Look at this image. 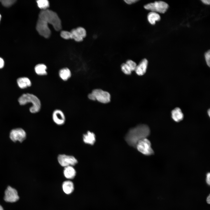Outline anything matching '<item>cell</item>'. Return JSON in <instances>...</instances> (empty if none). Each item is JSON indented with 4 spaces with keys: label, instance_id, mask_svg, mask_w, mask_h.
Listing matches in <instances>:
<instances>
[{
    "label": "cell",
    "instance_id": "cell-12",
    "mask_svg": "<svg viewBox=\"0 0 210 210\" xmlns=\"http://www.w3.org/2000/svg\"><path fill=\"white\" fill-rule=\"evenodd\" d=\"M71 38L74 39L78 42L82 41L86 35L85 29L81 27H79L76 29H72L70 32Z\"/></svg>",
    "mask_w": 210,
    "mask_h": 210
},
{
    "label": "cell",
    "instance_id": "cell-3",
    "mask_svg": "<svg viewBox=\"0 0 210 210\" xmlns=\"http://www.w3.org/2000/svg\"><path fill=\"white\" fill-rule=\"evenodd\" d=\"M18 102L21 105H24L30 102L32 104V106L29 108L30 112L36 113L40 110L41 104L40 99L35 95L29 93L24 94L19 98Z\"/></svg>",
    "mask_w": 210,
    "mask_h": 210
},
{
    "label": "cell",
    "instance_id": "cell-22",
    "mask_svg": "<svg viewBox=\"0 0 210 210\" xmlns=\"http://www.w3.org/2000/svg\"><path fill=\"white\" fill-rule=\"evenodd\" d=\"M36 2L39 8L43 10L46 9L49 6V1L47 0H38Z\"/></svg>",
    "mask_w": 210,
    "mask_h": 210
},
{
    "label": "cell",
    "instance_id": "cell-19",
    "mask_svg": "<svg viewBox=\"0 0 210 210\" xmlns=\"http://www.w3.org/2000/svg\"><path fill=\"white\" fill-rule=\"evenodd\" d=\"M17 83L19 87L22 89L30 87L32 84L30 80L26 77L19 78L17 80Z\"/></svg>",
    "mask_w": 210,
    "mask_h": 210
},
{
    "label": "cell",
    "instance_id": "cell-13",
    "mask_svg": "<svg viewBox=\"0 0 210 210\" xmlns=\"http://www.w3.org/2000/svg\"><path fill=\"white\" fill-rule=\"evenodd\" d=\"M82 140L85 144L93 145L96 141V136L93 132L88 131L83 135Z\"/></svg>",
    "mask_w": 210,
    "mask_h": 210
},
{
    "label": "cell",
    "instance_id": "cell-4",
    "mask_svg": "<svg viewBox=\"0 0 210 210\" xmlns=\"http://www.w3.org/2000/svg\"><path fill=\"white\" fill-rule=\"evenodd\" d=\"M88 97L91 100H97L104 104L108 103L111 99V96L108 92L98 89L93 90L88 94Z\"/></svg>",
    "mask_w": 210,
    "mask_h": 210
},
{
    "label": "cell",
    "instance_id": "cell-24",
    "mask_svg": "<svg viewBox=\"0 0 210 210\" xmlns=\"http://www.w3.org/2000/svg\"><path fill=\"white\" fill-rule=\"evenodd\" d=\"M125 63L127 65L132 71H135L137 64L134 62L129 60H127Z\"/></svg>",
    "mask_w": 210,
    "mask_h": 210
},
{
    "label": "cell",
    "instance_id": "cell-30",
    "mask_svg": "<svg viewBox=\"0 0 210 210\" xmlns=\"http://www.w3.org/2000/svg\"><path fill=\"white\" fill-rule=\"evenodd\" d=\"M4 66V61L0 57V69L2 68Z\"/></svg>",
    "mask_w": 210,
    "mask_h": 210
},
{
    "label": "cell",
    "instance_id": "cell-10",
    "mask_svg": "<svg viewBox=\"0 0 210 210\" xmlns=\"http://www.w3.org/2000/svg\"><path fill=\"white\" fill-rule=\"evenodd\" d=\"M52 118L54 123L58 126L64 125L66 122V117L64 112L59 109H56L53 111Z\"/></svg>",
    "mask_w": 210,
    "mask_h": 210
},
{
    "label": "cell",
    "instance_id": "cell-34",
    "mask_svg": "<svg viewBox=\"0 0 210 210\" xmlns=\"http://www.w3.org/2000/svg\"><path fill=\"white\" fill-rule=\"evenodd\" d=\"M0 210H4L3 207L1 205H0Z\"/></svg>",
    "mask_w": 210,
    "mask_h": 210
},
{
    "label": "cell",
    "instance_id": "cell-7",
    "mask_svg": "<svg viewBox=\"0 0 210 210\" xmlns=\"http://www.w3.org/2000/svg\"><path fill=\"white\" fill-rule=\"evenodd\" d=\"M144 7L145 9L152 12L163 13L168 9L169 5L164 1H159L148 4L144 5Z\"/></svg>",
    "mask_w": 210,
    "mask_h": 210
},
{
    "label": "cell",
    "instance_id": "cell-29",
    "mask_svg": "<svg viewBox=\"0 0 210 210\" xmlns=\"http://www.w3.org/2000/svg\"><path fill=\"white\" fill-rule=\"evenodd\" d=\"M206 179L207 183L209 185L210 183V174L209 172H208L206 174Z\"/></svg>",
    "mask_w": 210,
    "mask_h": 210
},
{
    "label": "cell",
    "instance_id": "cell-1",
    "mask_svg": "<svg viewBox=\"0 0 210 210\" xmlns=\"http://www.w3.org/2000/svg\"><path fill=\"white\" fill-rule=\"evenodd\" d=\"M150 133V129L148 126L145 124L139 125L130 129L125 139L129 145L136 148L138 142L142 139L146 138Z\"/></svg>",
    "mask_w": 210,
    "mask_h": 210
},
{
    "label": "cell",
    "instance_id": "cell-8",
    "mask_svg": "<svg viewBox=\"0 0 210 210\" xmlns=\"http://www.w3.org/2000/svg\"><path fill=\"white\" fill-rule=\"evenodd\" d=\"M36 29L39 34L46 38L51 35V32L48 23L44 20L38 18L36 25Z\"/></svg>",
    "mask_w": 210,
    "mask_h": 210
},
{
    "label": "cell",
    "instance_id": "cell-16",
    "mask_svg": "<svg viewBox=\"0 0 210 210\" xmlns=\"http://www.w3.org/2000/svg\"><path fill=\"white\" fill-rule=\"evenodd\" d=\"M171 116L174 121L178 122L183 120L184 115L181 109L178 107H176L171 111Z\"/></svg>",
    "mask_w": 210,
    "mask_h": 210
},
{
    "label": "cell",
    "instance_id": "cell-18",
    "mask_svg": "<svg viewBox=\"0 0 210 210\" xmlns=\"http://www.w3.org/2000/svg\"><path fill=\"white\" fill-rule=\"evenodd\" d=\"M59 75L62 80L66 81L67 80L71 77V73L69 69L67 67H64L59 70Z\"/></svg>",
    "mask_w": 210,
    "mask_h": 210
},
{
    "label": "cell",
    "instance_id": "cell-31",
    "mask_svg": "<svg viewBox=\"0 0 210 210\" xmlns=\"http://www.w3.org/2000/svg\"><path fill=\"white\" fill-rule=\"evenodd\" d=\"M202 3L205 4L209 5L210 4V1L209 0H201Z\"/></svg>",
    "mask_w": 210,
    "mask_h": 210
},
{
    "label": "cell",
    "instance_id": "cell-2",
    "mask_svg": "<svg viewBox=\"0 0 210 210\" xmlns=\"http://www.w3.org/2000/svg\"><path fill=\"white\" fill-rule=\"evenodd\" d=\"M38 18L52 24L56 31H59L62 28L60 18L56 13L52 10L47 9L42 10L39 14Z\"/></svg>",
    "mask_w": 210,
    "mask_h": 210
},
{
    "label": "cell",
    "instance_id": "cell-20",
    "mask_svg": "<svg viewBox=\"0 0 210 210\" xmlns=\"http://www.w3.org/2000/svg\"><path fill=\"white\" fill-rule=\"evenodd\" d=\"M36 73L40 76H45L47 74V67L43 64H39L36 65L34 68Z\"/></svg>",
    "mask_w": 210,
    "mask_h": 210
},
{
    "label": "cell",
    "instance_id": "cell-23",
    "mask_svg": "<svg viewBox=\"0 0 210 210\" xmlns=\"http://www.w3.org/2000/svg\"><path fill=\"white\" fill-rule=\"evenodd\" d=\"M121 69L123 72L125 74L130 75L132 71L125 63H123L121 64Z\"/></svg>",
    "mask_w": 210,
    "mask_h": 210
},
{
    "label": "cell",
    "instance_id": "cell-27",
    "mask_svg": "<svg viewBox=\"0 0 210 210\" xmlns=\"http://www.w3.org/2000/svg\"><path fill=\"white\" fill-rule=\"evenodd\" d=\"M205 60L207 65L210 67V51L209 50L205 54Z\"/></svg>",
    "mask_w": 210,
    "mask_h": 210
},
{
    "label": "cell",
    "instance_id": "cell-17",
    "mask_svg": "<svg viewBox=\"0 0 210 210\" xmlns=\"http://www.w3.org/2000/svg\"><path fill=\"white\" fill-rule=\"evenodd\" d=\"M62 188L65 194H70L73 191L74 189V184L70 180L65 181L63 183Z\"/></svg>",
    "mask_w": 210,
    "mask_h": 210
},
{
    "label": "cell",
    "instance_id": "cell-33",
    "mask_svg": "<svg viewBox=\"0 0 210 210\" xmlns=\"http://www.w3.org/2000/svg\"><path fill=\"white\" fill-rule=\"evenodd\" d=\"M207 113L208 114L209 116H210V109H209L207 111Z\"/></svg>",
    "mask_w": 210,
    "mask_h": 210
},
{
    "label": "cell",
    "instance_id": "cell-9",
    "mask_svg": "<svg viewBox=\"0 0 210 210\" xmlns=\"http://www.w3.org/2000/svg\"><path fill=\"white\" fill-rule=\"evenodd\" d=\"M26 133L22 129L18 128L12 130L10 132V137L13 141H17L22 142L26 137Z\"/></svg>",
    "mask_w": 210,
    "mask_h": 210
},
{
    "label": "cell",
    "instance_id": "cell-5",
    "mask_svg": "<svg viewBox=\"0 0 210 210\" xmlns=\"http://www.w3.org/2000/svg\"><path fill=\"white\" fill-rule=\"evenodd\" d=\"M57 162L62 167L74 166L78 163L77 159L74 156L64 154H59L57 158Z\"/></svg>",
    "mask_w": 210,
    "mask_h": 210
},
{
    "label": "cell",
    "instance_id": "cell-15",
    "mask_svg": "<svg viewBox=\"0 0 210 210\" xmlns=\"http://www.w3.org/2000/svg\"><path fill=\"white\" fill-rule=\"evenodd\" d=\"M74 167L69 166L64 167L63 175L67 179H71L75 177L76 172Z\"/></svg>",
    "mask_w": 210,
    "mask_h": 210
},
{
    "label": "cell",
    "instance_id": "cell-26",
    "mask_svg": "<svg viewBox=\"0 0 210 210\" xmlns=\"http://www.w3.org/2000/svg\"><path fill=\"white\" fill-rule=\"evenodd\" d=\"M61 36L65 39L71 38V34L70 32L66 31H62L60 33Z\"/></svg>",
    "mask_w": 210,
    "mask_h": 210
},
{
    "label": "cell",
    "instance_id": "cell-14",
    "mask_svg": "<svg viewBox=\"0 0 210 210\" xmlns=\"http://www.w3.org/2000/svg\"><path fill=\"white\" fill-rule=\"evenodd\" d=\"M148 64V61L146 59L142 60L136 66L135 71L137 75L142 76L146 72Z\"/></svg>",
    "mask_w": 210,
    "mask_h": 210
},
{
    "label": "cell",
    "instance_id": "cell-11",
    "mask_svg": "<svg viewBox=\"0 0 210 210\" xmlns=\"http://www.w3.org/2000/svg\"><path fill=\"white\" fill-rule=\"evenodd\" d=\"M19 199L17 190L10 186H8L5 191V200L8 202H13L17 201Z\"/></svg>",
    "mask_w": 210,
    "mask_h": 210
},
{
    "label": "cell",
    "instance_id": "cell-35",
    "mask_svg": "<svg viewBox=\"0 0 210 210\" xmlns=\"http://www.w3.org/2000/svg\"><path fill=\"white\" fill-rule=\"evenodd\" d=\"M1 15L0 14V21L1 20Z\"/></svg>",
    "mask_w": 210,
    "mask_h": 210
},
{
    "label": "cell",
    "instance_id": "cell-28",
    "mask_svg": "<svg viewBox=\"0 0 210 210\" xmlns=\"http://www.w3.org/2000/svg\"><path fill=\"white\" fill-rule=\"evenodd\" d=\"M138 1L137 0H124L125 2L127 4H131L134 3Z\"/></svg>",
    "mask_w": 210,
    "mask_h": 210
},
{
    "label": "cell",
    "instance_id": "cell-32",
    "mask_svg": "<svg viewBox=\"0 0 210 210\" xmlns=\"http://www.w3.org/2000/svg\"><path fill=\"white\" fill-rule=\"evenodd\" d=\"M210 195H209L207 197L206 199V202L208 204H210Z\"/></svg>",
    "mask_w": 210,
    "mask_h": 210
},
{
    "label": "cell",
    "instance_id": "cell-25",
    "mask_svg": "<svg viewBox=\"0 0 210 210\" xmlns=\"http://www.w3.org/2000/svg\"><path fill=\"white\" fill-rule=\"evenodd\" d=\"M16 1L15 0H2L0 1L4 6L9 7L13 4Z\"/></svg>",
    "mask_w": 210,
    "mask_h": 210
},
{
    "label": "cell",
    "instance_id": "cell-6",
    "mask_svg": "<svg viewBox=\"0 0 210 210\" xmlns=\"http://www.w3.org/2000/svg\"><path fill=\"white\" fill-rule=\"evenodd\" d=\"M136 148L139 152L146 155H150L154 153L151 143L146 138L139 141L137 144Z\"/></svg>",
    "mask_w": 210,
    "mask_h": 210
},
{
    "label": "cell",
    "instance_id": "cell-21",
    "mask_svg": "<svg viewBox=\"0 0 210 210\" xmlns=\"http://www.w3.org/2000/svg\"><path fill=\"white\" fill-rule=\"evenodd\" d=\"M160 17L156 12H151L147 15V19L148 22L151 24H155V22L160 20Z\"/></svg>",
    "mask_w": 210,
    "mask_h": 210
}]
</instances>
